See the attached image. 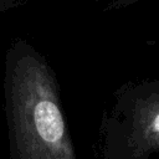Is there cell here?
<instances>
[{
	"mask_svg": "<svg viewBox=\"0 0 159 159\" xmlns=\"http://www.w3.org/2000/svg\"><path fill=\"white\" fill-rule=\"evenodd\" d=\"M22 109V129L30 138V149L40 158L68 159L65 124L56 102L41 87L29 94Z\"/></svg>",
	"mask_w": 159,
	"mask_h": 159,
	"instance_id": "1",
	"label": "cell"
},
{
	"mask_svg": "<svg viewBox=\"0 0 159 159\" xmlns=\"http://www.w3.org/2000/svg\"><path fill=\"white\" fill-rule=\"evenodd\" d=\"M154 127H155V129L159 132V114L157 116V118H155V120H154Z\"/></svg>",
	"mask_w": 159,
	"mask_h": 159,
	"instance_id": "2",
	"label": "cell"
}]
</instances>
